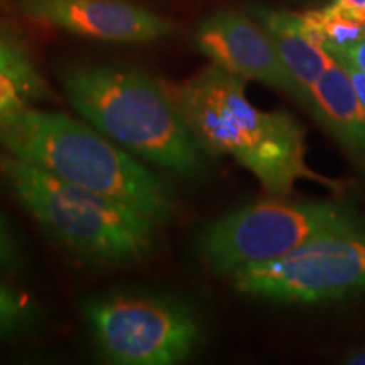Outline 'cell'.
Instances as JSON below:
<instances>
[{
  "label": "cell",
  "instance_id": "cell-1",
  "mask_svg": "<svg viewBox=\"0 0 365 365\" xmlns=\"http://www.w3.org/2000/svg\"><path fill=\"white\" fill-rule=\"evenodd\" d=\"M245 81L212 63L190 78L163 85L210 156L234 158L269 193H291L301 178L325 181L307 164L304 127L284 110L255 107Z\"/></svg>",
  "mask_w": 365,
  "mask_h": 365
},
{
  "label": "cell",
  "instance_id": "cell-2",
  "mask_svg": "<svg viewBox=\"0 0 365 365\" xmlns=\"http://www.w3.org/2000/svg\"><path fill=\"white\" fill-rule=\"evenodd\" d=\"M0 145L61 180L129 205L158 228L178 212L175 190L161 175L66 113L21 108L0 125Z\"/></svg>",
  "mask_w": 365,
  "mask_h": 365
},
{
  "label": "cell",
  "instance_id": "cell-3",
  "mask_svg": "<svg viewBox=\"0 0 365 365\" xmlns=\"http://www.w3.org/2000/svg\"><path fill=\"white\" fill-rule=\"evenodd\" d=\"M81 118L135 158L181 178H200L210 153L173 102L163 80L108 65L75 63L59 71Z\"/></svg>",
  "mask_w": 365,
  "mask_h": 365
},
{
  "label": "cell",
  "instance_id": "cell-4",
  "mask_svg": "<svg viewBox=\"0 0 365 365\" xmlns=\"http://www.w3.org/2000/svg\"><path fill=\"white\" fill-rule=\"evenodd\" d=\"M0 178L44 230L86 261L103 266L134 264L156 247L158 227L118 200L73 185L7 153L0 156Z\"/></svg>",
  "mask_w": 365,
  "mask_h": 365
},
{
  "label": "cell",
  "instance_id": "cell-5",
  "mask_svg": "<svg viewBox=\"0 0 365 365\" xmlns=\"http://www.w3.org/2000/svg\"><path fill=\"white\" fill-rule=\"evenodd\" d=\"M354 230H365V217L346 203L266 200L210 223L198 237V250L213 274L232 276L322 235Z\"/></svg>",
  "mask_w": 365,
  "mask_h": 365
},
{
  "label": "cell",
  "instance_id": "cell-6",
  "mask_svg": "<svg viewBox=\"0 0 365 365\" xmlns=\"http://www.w3.org/2000/svg\"><path fill=\"white\" fill-rule=\"evenodd\" d=\"M102 357L117 365H173L190 359L202 328L180 299L153 293H108L83 303Z\"/></svg>",
  "mask_w": 365,
  "mask_h": 365
},
{
  "label": "cell",
  "instance_id": "cell-7",
  "mask_svg": "<svg viewBox=\"0 0 365 365\" xmlns=\"http://www.w3.org/2000/svg\"><path fill=\"white\" fill-rule=\"evenodd\" d=\"M230 277L240 294L277 303H322L365 293V230L322 235Z\"/></svg>",
  "mask_w": 365,
  "mask_h": 365
},
{
  "label": "cell",
  "instance_id": "cell-8",
  "mask_svg": "<svg viewBox=\"0 0 365 365\" xmlns=\"http://www.w3.org/2000/svg\"><path fill=\"white\" fill-rule=\"evenodd\" d=\"M195 43L213 65L303 102L298 85L282 63L271 36L244 14H212L196 29Z\"/></svg>",
  "mask_w": 365,
  "mask_h": 365
},
{
  "label": "cell",
  "instance_id": "cell-9",
  "mask_svg": "<svg viewBox=\"0 0 365 365\" xmlns=\"http://www.w3.org/2000/svg\"><path fill=\"white\" fill-rule=\"evenodd\" d=\"M21 9L36 21L112 43H149L175 31L164 17L122 0H21Z\"/></svg>",
  "mask_w": 365,
  "mask_h": 365
},
{
  "label": "cell",
  "instance_id": "cell-10",
  "mask_svg": "<svg viewBox=\"0 0 365 365\" xmlns=\"http://www.w3.org/2000/svg\"><path fill=\"white\" fill-rule=\"evenodd\" d=\"M308 110L365 168V105L335 58L312 88Z\"/></svg>",
  "mask_w": 365,
  "mask_h": 365
},
{
  "label": "cell",
  "instance_id": "cell-11",
  "mask_svg": "<svg viewBox=\"0 0 365 365\" xmlns=\"http://www.w3.org/2000/svg\"><path fill=\"white\" fill-rule=\"evenodd\" d=\"M259 21L274 41L277 53L301 91L304 107L309 105V93L323 71L331 63L330 53L309 34L299 14L276 12L261 9Z\"/></svg>",
  "mask_w": 365,
  "mask_h": 365
},
{
  "label": "cell",
  "instance_id": "cell-12",
  "mask_svg": "<svg viewBox=\"0 0 365 365\" xmlns=\"http://www.w3.org/2000/svg\"><path fill=\"white\" fill-rule=\"evenodd\" d=\"M0 73L12 76L26 91L29 102L53 97L43 76L36 70L24 49L0 36Z\"/></svg>",
  "mask_w": 365,
  "mask_h": 365
},
{
  "label": "cell",
  "instance_id": "cell-13",
  "mask_svg": "<svg viewBox=\"0 0 365 365\" xmlns=\"http://www.w3.org/2000/svg\"><path fill=\"white\" fill-rule=\"evenodd\" d=\"M36 301L16 287L0 284V339L21 335L38 322Z\"/></svg>",
  "mask_w": 365,
  "mask_h": 365
},
{
  "label": "cell",
  "instance_id": "cell-14",
  "mask_svg": "<svg viewBox=\"0 0 365 365\" xmlns=\"http://www.w3.org/2000/svg\"><path fill=\"white\" fill-rule=\"evenodd\" d=\"M17 255H19V249H17L16 240L9 230L7 222L0 215V271L11 267L17 261Z\"/></svg>",
  "mask_w": 365,
  "mask_h": 365
},
{
  "label": "cell",
  "instance_id": "cell-15",
  "mask_svg": "<svg viewBox=\"0 0 365 365\" xmlns=\"http://www.w3.org/2000/svg\"><path fill=\"white\" fill-rule=\"evenodd\" d=\"M328 53H330L331 58L350 63V65H354L360 71L365 73V39L359 41V43L352 46H346V48L328 49Z\"/></svg>",
  "mask_w": 365,
  "mask_h": 365
},
{
  "label": "cell",
  "instance_id": "cell-16",
  "mask_svg": "<svg viewBox=\"0 0 365 365\" xmlns=\"http://www.w3.org/2000/svg\"><path fill=\"white\" fill-rule=\"evenodd\" d=\"M336 61H339L340 65L345 68L346 73H349L350 80H352V83H354L355 91H357L360 100H362V103L365 105V73L360 71L359 68H355L354 65H350V63L340 61V59H336Z\"/></svg>",
  "mask_w": 365,
  "mask_h": 365
},
{
  "label": "cell",
  "instance_id": "cell-17",
  "mask_svg": "<svg viewBox=\"0 0 365 365\" xmlns=\"http://www.w3.org/2000/svg\"><path fill=\"white\" fill-rule=\"evenodd\" d=\"M333 2L365 22V0H333Z\"/></svg>",
  "mask_w": 365,
  "mask_h": 365
},
{
  "label": "cell",
  "instance_id": "cell-18",
  "mask_svg": "<svg viewBox=\"0 0 365 365\" xmlns=\"http://www.w3.org/2000/svg\"><path fill=\"white\" fill-rule=\"evenodd\" d=\"M345 362L350 364V365H365V349L360 350V352H357V354L350 355V357L346 359Z\"/></svg>",
  "mask_w": 365,
  "mask_h": 365
},
{
  "label": "cell",
  "instance_id": "cell-19",
  "mask_svg": "<svg viewBox=\"0 0 365 365\" xmlns=\"http://www.w3.org/2000/svg\"><path fill=\"white\" fill-rule=\"evenodd\" d=\"M4 120H6V118H4L2 115H0V125H2V122H4Z\"/></svg>",
  "mask_w": 365,
  "mask_h": 365
}]
</instances>
